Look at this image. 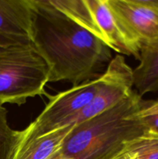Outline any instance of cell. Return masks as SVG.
<instances>
[{"instance_id": "7", "label": "cell", "mask_w": 158, "mask_h": 159, "mask_svg": "<svg viewBox=\"0 0 158 159\" xmlns=\"http://www.w3.org/2000/svg\"><path fill=\"white\" fill-rule=\"evenodd\" d=\"M130 37L139 45L158 42V0H108Z\"/></svg>"}, {"instance_id": "11", "label": "cell", "mask_w": 158, "mask_h": 159, "mask_svg": "<svg viewBox=\"0 0 158 159\" xmlns=\"http://www.w3.org/2000/svg\"><path fill=\"white\" fill-rule=\"evenodd\" d=\"M112 159H158V134L145 131L126 141Z\"/></svg>"}, {"instance_id": "1", "label": "cell", "mask_w": 158, "mask_h": 159, "mask_svg": "<svg viewBox=\"0 0 158 159\" xmlns=\"http://www.w3.org/2000/svg\"><path fill=\"white\" fill-rule=\"evenodd\" d=\"M30 39L50 68L49 82L73 86L102 75L112 59V50L50 0H29Z\"/></svg>"}, {"instance_id": "8", "label": "cell", "mask_w": 158, "mask_h": 159, "mask_svg": "<svg viewBox=\"0 0 158 159\" xmlns=\"http://www.w3.org/2000/svg\"><path fill=\"white\" fill-rule=\"evenodd\" d=\"M29 0H0V37L20 44L31 43Z\"/></svg>"}, {"instance_id": "14", "label": "cell", "mask_w": 158, "mask_h": 159, "mask_svg": "<svg viewBox=\"0 0 158 159\" xmlns=\"http://www.w3.org/2000/svg\"><path fill=\"white\" fill-rule=\"evenodd\" d=\"M19 45H25V44H20V43H15V42L11 41V40H7V39H5L3 38V37H0V54L4 53L5 51L9 50V48L15 46H19Z\"/></svg>"}, {"instance_id": "3", "label": "cell", "mask_w": 158, "mask_h": 159, "mask_svg": "<svg viewBox=\"0 0 158 159\" xmlns=\"http://www.w3.org/2000/svg\"><path fill=\"white\" fill-rule=\"evenodd\" d=\"M50 68L33 43L12 47L0 54V105L21 106L46 93Z\"/></svg>"}, {"instance_id": "4", "label": "cell", "mask_w": 158, "mask_h": 159, "mask_svg": "<svg viewBox=\"0 0 158 159\" xmlns=\"http://www.w3.org/2000/svg\"><path fill=\"white\" fill-rule=\"evenodd\" d=\"M51 3L120 55L139 60L140 47L122 26L108 0H50Z\"/></svg>"}, {"instance_id": "5", "label": "cell", "mask_w": 158, "mask_h": 159, "mask_svg": "<svg viewBox=\"0 0 158 159\" xmlns=\"http://www.w3.org/2000/svg\"><path fill=\"white\" fill-rule=\"evenodd\" d=\"M102 82L99 78L60 92L55 96H46L49 102L38 116L23 130H15L11 147H19L57 129L65 121L85 108L94 98Z\"/></svg>"}, {"instance_id": "10", "label": "cell", "mask_w": 158, "mask_h": 159, "mask_svg": "<svg viewBox=\"0 0 158 159\" xmlns=\"http://www.w3.org/2000/svg\"><path fill=\"white\" fill-rule=\"evenodd\" d=\"M139 61L133 69V87L142 97L158 91V42L143 46Z\"/></svg>"}, {"instance_id": "12", "label": "cell", "mask_w": 158, "mask_h": 159, "mask_svg": "<svg viewBox=\"0 0 158 159\" xmlns=\"http://www.w3.org/2000/svg\"><path fill=\"white\" fill-rule=\"evenodd\" d=\"M134 116L146 131L158 134V99L144 100L141 99Z\"/></svg>"}, {"instance_id": "13", "label": "cell", "mask_w": 158, "mask_h": 159, "mask_svg": "<svg viewBox=\"0 0 158 159\" xmlns=\"http://www.w3.org/2000/svg\"><path fill=\"white\" fill-rule=\"evenodd\" d=\"M8 111L6 107L0 105V159H6L15 138V130L9 125Z\"/></svg>"}, {"instance_id": "2", "label": "cell", "mask_w": 158, "mask_h": 159, "mask_svg": "<svg viewBox=\"0 0 158 159\" xmlns=\"http://www.w3.org/2000/svg\"><path fill=\"white\" fill-rule=\"evenodd\" d=\"M141 99L133 92L109 110L75 124L60 152L75 159H112L124 143L146 131L134 116Z\"/></svg>"}, {"instance_id": "15", "label": "cell", "mask_w": 158, "mask_h": 159, "mask_svg": "<svg viewBox=\"0 0 158 159\" xmlns=\"http://www.w3.org/2000/svg\"><path fill=\"white\" fill-rule=\"evenodd\" d=\"M50 159H75L73 157L69 156V155H64V153H62L61 152H60L59 153H57V155H54L53 158H51Z\"/></svg>"}, {"instance_id": "6", "label": "cell", "mask_w": 158, "mask_h": 159, "mask_svg": "<svg viewBox=\"0 0 158 159\" xmlns=\"http://www.w3.org/2000/svg\"><path fill=\"white\" fill-rule=\"evenodd\" d=\"M102 82L92 100L80 112L67 120L63 127L88 120L112 107L133 93V69L125 62L124 56L113 57L102 75Z\"/></svg>"}, {"instance_id": "9", "label": "cell", "mask_w": 158, "mask_h": 159, "mask_svg": "<svg viewBox=\"0 0 158 159\" xmlns=\"http://www.w3.org/2000/svg\"><path fill=\"white\" fill-rule=\"evenodd\" d=\"M74 126L57 129L19 147H11L6 159H50L61 151Z\"/></svg>"}]
</instances>
